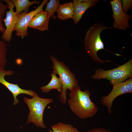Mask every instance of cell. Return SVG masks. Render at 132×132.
<instances>
[{
	"mask_svg": "<svg viewBox=\"0 0 132 132\" xmlns=\"http://www.w3.org/2000/svg\"><path fill=\"white\" fill-rule=\"evenodd\" d=\"M91 92L82 91L79 86L70 91L67 103L72 111L81 119L90 118L97 113L98 108L90 99Z\"/></svg>",
	"mask_w": 132,
	"mask_h": 132,
	"instance_id": "obj_1",
	"label": "cell"
},
{
	"mask_svg": "<svg viewBox=\"0 0 132 132\" xmlns=\"http://www.w3.org/2000/svg\"><path fill=\"white\" fill-rule=\"evenodd\" d=\"M112 29V27H106L101 23H96L91 26L86 32L84 39V45L88 54L94 61L101 63L106 62H112L109 60L104 61L98 56L97 52L99 51L105 49L104 43L100 36V33L103 30L108 29ZM119 56L118 54H115Z\"/></svg>",
	"mask_w": 132,
	"mask_h": 132,
	"instance_id": "obj_2",
	"label": "cell"
},
{
	"mask_svg": "<svg viewBox=\"0 0 132 132\" xmlns=\"http://www.w3.org/2000/svg\"><path fill=\"white\" fill-rule=\"evenodd\" d=\"M50 58L52 64V72L58 75L62 82V90L59 100L65 104L67 102V89L70 91L72 90L78 86V83L75 75L67 66L53 56H50Z\"/></svg>",
	"mask_w": 132,
	"mask_h": 132,
	"instance_id": "obj_3",
	"label": "cell"
},
{
	"mask_svg": "<svg viewBox=\"0 0 132 132\" xmlns=\"http://www.w3.org/2000/svg\"><path fill=\"white\" fill-rule=\"evenodd\" d=\"M24 100L29 109L27 123L32 122L38 127L44 129L46 128L43 121V115L47 106L53 102V99L51 98H43L36 93L31 99L25 97Z\"/></svg>",
	"mask_w": 132,
	"mask_h": 132,
	"instance_id": "obj_4",
	"label": "cell"
},
{
	"mask_svg": "<svg viewBox=\"0 0 132 132\" xmlns=\"http://www.w3.org/2000/svg\"><path fill=\"white\" fill-rule=\"evenodd\" d=\"M91 77L94 80L106 79L112 85L124 81L128 78L132 77V58L121 66L114 69L105 70L97 69Z\"/></svg>",
	"mask_w": 132,
	"mask_h": 132,
	"instance_id": "obj_5",
	"label": "cell"
},
{
	"mask_svg": "<svg viewBox=\"0 0 132 132\" xmlns=\"http://www.w3.org/2000/svg\"><path fill=\"white\" fill-rule=\"evenodd\" d=\"M112 85L113 88L111 92L108 95L102 97L100 100L102 104L106 107L110 114L112 113L113 103L117 97L124 94L132 92V78Z\"/></svg>",
	"mask_w": 132,
	"mask_h": 132,
	"instance_id": "obj_6",
	"label": "cell"
},
{
	"mask_svg": "<svg viewBox=\"0 0 132 132\" xmlns=\"http://www.w3.org/2000/svg\"><path fill=\"white\" fill-rule=\"evenodd\" d=\"M48 1L44 0L34 10L27 12H23L18 15L17 22L13 30L16 31V35L23 39L28 35V24L33 17L38 12L43 10L44 6Z\"/></svg>",
	"mask_w": 132,
	"mask_h": 132,
	"instance_id": "obj_7",
	"label": "cell"
},
{
	"mask_svg": "<svg viewBox=\"0 0 132 132\" xmlns=\"http://www.w3.org/2000/svg\"><path fill=\"white\" fill-rule=\"evenodd\" d=\"M113 12L114 21L113 25L114 28L125 30L130 27L128 20L132 16L127 14L123 10L121 0H113L110 2Z\"/></svg>",
	"mask_w": 132,
	"mask_h": 132,
	"instance_id": "obj_8",
	"label": "cell"
},
{
	"mask_svg": "<svg viewBox=\"0 0 132 132\" xmlns=\"http://www.w3.org/2000/svg\"><path fill=\"white\" fill-rule=\"evenodd\" d=\"M6 3L9 10L6 12V17L4 18L5 30L1 37L4 42L9 43L11 40L12 34L14 28L17 22L18 15L13 10L14 5L11 0H2Z\"/></svg>",
	"mask_w": 132,
	"mask_h": 132,
	"instance_id": "obj_9",
	"label": "cell"
},
{
	"mask_svg": "<svg viewBox=\"0 0 132 132\" xmlns=\"http://www.w3.org/2000/svg\"><path fill=\"white\" fill-rule=\"evenodd\" d=\"M14 73L12 70H6L4 68H0V83L4 86L11 93L14 98L13 105L19 103L17 96L21 94H25L33 97L36 93L31 90H27L21 88L18 84H14L7 81L5 79V76H11Z\"/></svg>",
	"mask_w": 132,
	"mask_h": 132,
	"instance_id": "obj_10",
	"label": "cell"
},
{
	"mask_svg": "<svg viewBox=\"0 0 132 132\" xmlns=\"http://www.w3.org/2000/svg\"><path fill=\"white\" fill-rule=\"evenodd\" d=\"M98 0H73L74 14L72 19L75 24H77L86 11L94 6Z\"/></svg>",
	"mask_w": 132,
	"mask_h": 132,
	"instance_id": "obj_11",
	"label": "cell"
},
{
	"mask_svg": "<svg viewBox=\"0 0 132 132\" xmlns=\"http://www.w3.org/2000/svg\"><path fill=\"white\" fill-rule=\"evenodd\" d=\"M50 18V13L45 11H42L36 14L32 18L28 27L41 31H47Z\"/></svg>",
	"mask_w": 132,
	"mask_h": 132,
	"instance_id": "obj_12",
	"label": "cell"
},
{
	"mask_svg": "<svg viewBox=\"0 0 132 132\" xmlns=\"http://www.w3.org/2000/svg\"><path fill=\"white\" fill-rule=\"evenodd\" d=\"M57 17L60 20H64L73 19L74 7L73 2L70 1L60 4L56 12Z\"/></svg>",
	"mask_w": 132,
	"mask_h": 132,
	"instance_id": "obj_13",
	"label": "cell"
},
{
	"mask_svg": "<svg viewBox=\"0 0 132 132\" xmlns=\"http://www.w3.org/2000/svg\"><path fill=\"white\" fill-rule=\"evenodd\" d=\"M51 79L46 85L41 87L40 89L42 92L47 93L51 90L56 89L60 93L62 90V84L60 78L57 77L56 74L52 72L51 74Z\"/></svg>",
	"mask_w": 132,
	"mask_h": 132,
	"instance_id": "obj_14",
	"label": "cell"
},
{
	"mask_svg": "<svg viewBox=\"0 0 132 132\" xmlns=\"http://www.w3.org/2000/svg\"><path fill=\"white\" fill-rule=\"evenodd\" d=\"M16 8L15 11L19 15L23 12H28L30 7L34 4H39L40 1L35 0L31 1L28 0H11Z\"/></svg>",
	"mask_w": 132,
	"mask_h": 132,
	"instance_id": "obj_15",
	"label": "cell"
},
{
	"mask_svg": "<svg viewBox=\"0 0 132 132\" xmlns=\"http://www.w3.org/2000/svg\"><path fill=\"white\" fill-rule=\"evenodd\" d=\"M49 132H79L77 129L69 124L59 122L51 126Z\"/></svg>",
	"mask_w": 132,
	"mask_h": 132,
	"instance_id": "obj_16",
	"label": "cell"
},
{
	"mask_svg": "<svg viewBox=\"0 0 132 132\" xmlns=\"http://www.w3.org/2000/svg\"><path fill=\"white\" fill-rule=\"evenodd\" d=\"M8 45L0 39V68H4L7 62V55Z\"/></svg>",
	"mask_w": 132,
	"mask_h": 132,
	"instance_id": "obj_17",
	"label": "cell"
},
{
	"mask_svg": "<svg viewBox=\"0 0 132 132\" xmlns=\"http://www.w3.org/2000/svg\"><path fill=\"white\" fill-rule=\"evenodd\" d=\"M60 4V1L59 0H50L46 3L45 11L50 13V18L54 20L56 19V17L55 14Z\"/></svg>",
	"mask_w": 132,
	"mask_h": 132,
	"instance_id": "obj_18",
	"label": "cell"
},
{
	"mask_svg": "<svg viewBox=\"0 0 132 132\" xmlns=\"http://www.w3.org/2000/svg\"><path fill=\"white\" fill-rule=\"evenodd\" d=\"M3 0H0V32L2 34L4 32L5 27L3 23L4 17L7 10L8 8L7 4H5Z\"/></svg>",
	"mask_w": 132,
	"mask_h": 132,
	"instance_id": "obj_19",
	"label": "cell"
},
{
	"mask_svg": "<svg viewBox=\"0 0 132 132\" xmlns=\"http://www.w3.org/2000/svg\"><path fill=\"white\" fill-rule=\"evenodd\" d=\"M122 7L123 11L125 12L131 9L132 6V0H122Z\"/></svg>",
	"mask_w": 132,
	"mask_h": 132,
	"instance_id": "obj_20",
	"label": "cell"
},
{
	"mask_svg": "<svg viewBox=\"0 0 132 132\" xmlns=\"http://www.w3.org/2000/svg\"><path fill=\"white\" fill-rule=\"evenodd\" d=\"M84 132H112L103 128H95Z\"/></svg>",
	"mask_w": 132,
	"mask_h": 132,
	"instance_id": "obj_21",
	"label": "cell"
}]
</instances>
